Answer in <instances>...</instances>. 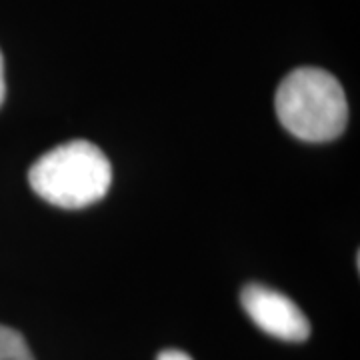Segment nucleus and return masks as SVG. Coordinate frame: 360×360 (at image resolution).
Listing matches in <instances>:
<instances>
[{"mask_svg":"<svg viewBox=\"0 0 360 360\" xmlns=\"http://www.w3.org/2000/svg\"><path fill=\"white\" fill-rule=\"evenodd\" d=\"M274 108L281 124L300 141H335L347 129V94L322 68L302 66L288 72L278 84Z\"/></svg>","mask_w":360,"mask_h":360,"instance_id":"obj_1","label":"nucleus"},{"mask_svg":"<svg viewBox=\"0 0 360 360\" xmlns=\"http://www.w3.org/2000/svg\"><path fill=\"white\" fill-rule=\"evenodd\" d=\"M30 188L60 208L94 205L112 184V167L103 150L89 141H70L46 150L28 170Z\"/></svg>","mask_w":360,"mask_h":360,"instance_id":"obj_2","label":"nucleus"},{"mask_svg":"<svg viewBox=\"0 0 360 360\" xmlns=\"http://www.w3.org/2000/svg\"><path fill=\"white\" fill-rule=\"evenodd\" d=\"M240 302L246 314L266 335L288 342H302L309 338L310 324L304 312L278 290L262 284H248L240 295Z\"/></svg>","mask_w":360,"mask_h":360,"instance_id":"obj_3","label":"nucleus"},{"mask_svg":"<svg viewBox=\"0 0 360 360\" xmlns=\"http://www.w3.org/2000/svg\"><path fill=\"white\" fill-rule=\"evenodd\" d=\"M0 360H34L25 336L0 324Z\"/></svg>","mask_w":360,"mask_h":360,"instance_id":"obj_4","label":"nucleus"},{"mask_svg":"<svg viewBox=\"0 0 360 360\" xmlns=\"http://www.w3.org/2000/svg\"><path fill=\"white\" fill-rule=\"evenodd\" d=\"M156 360H193L186 352H182V350H176V348H168V350H162Z\"/></svg>","mask_w":360,"mask_h":360,"instance_id":"obj_5","label":"nucleus"},{"mask_svg":"<svg viewBox=\"0 0 360 360\" xmlns=\"http://www.w3.org/2000/svg\"><path fill=\"white\" fill-rule=\"evenodd\" d=\"M4 96H6V80H4V58L0 52V106L4 103Z\"/></svg>","mask_w":360,"mask_h":360,"instance_id":"obj_6","label":"nucleus"}]
</instances>
